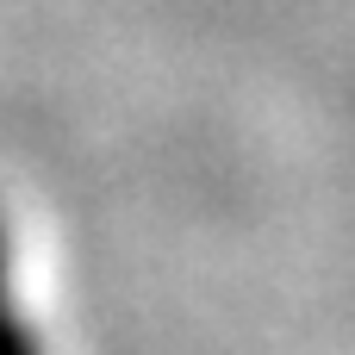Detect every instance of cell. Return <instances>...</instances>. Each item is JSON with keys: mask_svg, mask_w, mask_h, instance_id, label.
<instances>
[{"mask_svg": "<svg viewBox=\"0 0 355 355\" xmlns=\"http://www.w3.org/2000/svg\"><path fill=\"white\" fill-rule=\"evenodd\" d=\"M0 355H44L31 318H25V300H19V275H12V231L0 218Z\"/></svg>", "mask_w": 355, "mask_h": 355, "instance_id": "obj_1", "label": "cell"}]
</instances>
